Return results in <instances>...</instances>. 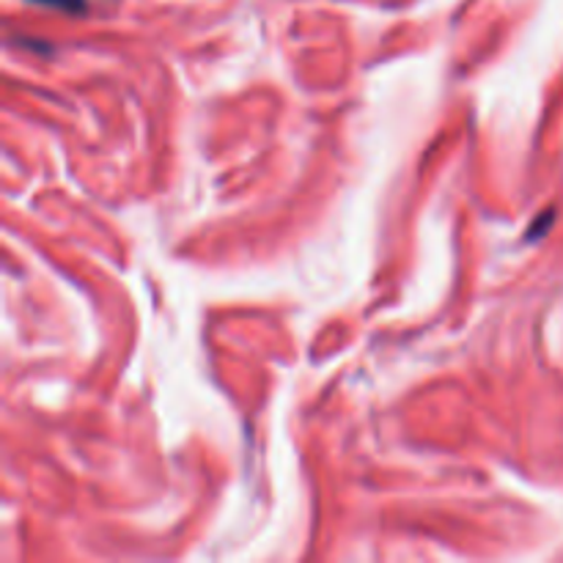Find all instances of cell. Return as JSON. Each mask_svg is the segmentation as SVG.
Segmentation results:
<instances>
[{
	"mask_svg": "<svg viewBox=\"0 0 563 563\" xmlns=\"http://www.w3.org/2000/svg\"><path fill=\"white\" fill-rule=\"evenodd\" d=\"M42 3H53L60 5V9H80L82 0H42Z\"/></svg>",
	"mask_w": 563,
	"mask_h": 563,
	"instance_id": "obj_1",
	"label": "cell"
}]
</instances>
